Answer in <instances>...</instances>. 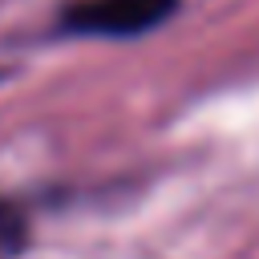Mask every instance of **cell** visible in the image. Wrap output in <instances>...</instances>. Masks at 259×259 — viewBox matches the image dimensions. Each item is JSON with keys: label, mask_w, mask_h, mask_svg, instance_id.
Returning <instances> with one entry per match:
<instances>
[{"label": "cell", "mask_w": 259, "mask_h": 259, "mask_svg": "<svg viewBox=\"0 0 259 259\" xmlns=\"http://www.w3.org/2000/svg\"><path fill=\"white\" fill-rule=\"evenodd\" d=\"M178 0H73L57 24L69 36H142L170 20Z\"/></svg>", "instance_id": "obj_1"}, {"label": "cell", "mask_w": 259, "mask_h": 259, "mask_svg": "<svg viewBox=\"0 0 259 259\" xmlns=\"http://www.w3.org/2000/svg\"><path fill=\"white\" fill-rule=\"evenodd\" d=\"M24 247V219L16 214V206L0 202V259H12Z\"/></svg>", "instance_id": "obj_2"}]
</instances>
